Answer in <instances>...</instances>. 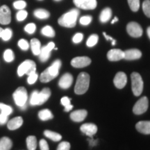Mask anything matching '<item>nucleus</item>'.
Returning a JSON list of instances; mask_svg holds the SVG:
<instances>
[{"label":"nucleus","mask_w":150,"mask_h":150,"mask_svg":"<svg viewBox=\"0 0 150 150\" xmlns=\"http://www.w3.org/2000/svg\"><path fill=\"white\" fill-rule=\"evenodd\" d=\"M79 14V10L76 8L72 9L60 17L58 22L62 27L72 28L76 26Z\"/></svg>","instance_id":"nucleus-1"},{"label":"nucleus","mask_w":150,"mask_h":150,"mask_svg":"<svg viewBox=\"0 0 150 150\" xmlns=\"http://www.w3.org/2000/svg\"><path fill=\"white\" fill-rule=\"evenodd\" d=\"M61 67V61L60 60H56L52 63V65L48 68H47L44 72L40 74V79L42 83H47L50 81L53 80L54 78L59 75V72Z\"/></svg>","instance_id":"nucleus-2"},{"label":"nucleus","mask_w":150,"mask_h":150,"mask_svg":"<svg viewBox=\"0 0 150 150\" xmlns=\"http://www.w3.org/2000/svg\"><path fill=\"white\" fill-rule=\"evenodd\" d=\"M90 84V76L86 72H81L77 76L74 92L77 95H83L88 90Z\"/></svg>","instance_id":"nucleus-3"},{"label":"nucleus","mask_w":150,"mask_h":150,"mask_svg":"<svg viewBox=\"0 0 150 150\" xmlns=\"http://www.w3.org/2000/svg\"><path fill=\"white\" fill-rule=\"evenodd\" d=\"M51 95V91L50 88L42 89L40 93L37 91H34L31 94V98H30V104L32 106L35 105H42L47 101Z\"/></svg>","instance_id":"nucleus-4"},{"label":"nucleus","mask_w":150,"mask_h":150,"mask_svg":"<svg viewBox=\"0 0 150 150\" xmlns=\"http://www.w3.org/2000/svg\"><path fill=\"white\" fill-rule=\"evenodd\" d=\"M13 99L16 104L21 109L27 108V102L28 99L27 92L25 88L19 87L13 93Z\"/></svg>","instance_id":"nucleus-5"},{"label":"nucleus","mask_w":150,"mask_h":150,"mask_svg":"<svg viewBox=\"0 0 150 150\" xmlns=\"http://www.w3.org/2000/svg\"><path fill=\"white\" fill-rule=\"evenodd\" d=\"M131 88L135 96H140L143 91V81L138 72H133L131 75Z\"/></svg>","instance_id":"nucleus-6"},{"label":"nucleus","mask_w":150,"mask_h":150,"mask_svg":"<svg viewBox=\"0 0 150 150\" xmlns=\"http://www.w3.org/2000/svg\"><path fill=\"white\" fill-rule=\"evenodd\" d=\"M36 71V65L35 62L31 60H26L20 64L18 68V74L20 76H22L24 74L29 76L31 73Z\"/></svg>","instance_id":"nucleus-7"},{"label":"nucleus","mask_w":150,"mask_h":150,"mask_svg":"<svg viewBox=\"0 0 150 150\" xmlns=\"http://www.w3.org/2000/svg\"><path fill=\"white\" fill-rule=\"evenodd\" d=\"M149 101L147 97H142L136 103L133 108V112L136 115H141L147 110Z\"/></svg>","instance_id":"nucleus-8"},{"label":"nucleus","mask_w":150,"mask_h":150,"mask_svg":"<svg viewBox=\"0 0 150 150\" xmlns=\"http://www.w3.org/2000/svg\"><path fill=\"white\" fill-rule=\"evenodd\" d=\"M127 31L129 35L133 38H139L143 33L141 26L136 22H129L127 26Z\"/></svg>","instance_id":"nucleus-9"},{"label":"nucleus","mask_w":150,"mask_h":150,"mask_svg":"<svg viewBox=\"0 0 150 150\" xmlns=\"http://www.w3.org/2000/svg\"><path fill=\"white\" fill-rule=\"evenodd\" d=\"M73 3L79 8L93 10L97 7V0H73Z\"/></svg>","instance_id":"nucleus-10"},{"label":"nucleus","mask_w":150,"mask_h":150,"mask_svg":"<svg viewBox=\"0 0 150 150\" xmlns=\"http://www.w3.org/2000/svg\"><path fill=\"white\" fill-rule=\"evenodd\" d=\"M91 63V59L88 56H78L71 61L72 66L76 68H81L88 66Z\"/></svg>","instance_id":"nucleus-11"},{"label":"nucleus","mask_w":150,"mask_h":150,"mask_svg":"<svg viewBox=\"0 0 150 150\" xmlns=\"http://www.w3.org/2000/svg\"><path fill=\"white\" fill-rule=\"evenodd\" d=\"M55 47V44L53 42L48 43L46 46L41 48L40 54H39V59L41 62H45L50 59L51 52Z\"/></svg>","instance_id":"nucleus-12"},{"label":"nucleus","mask_w":150,"mask_h":150,"mask_svg":"<svg viewBox=\"0 0 150 150\" xmlns=\"http://www.w3.org/2000/svg\"><path fill=\"white\" fill-rule=\"evenodd\" d=\"M11 21L10 8L6 5H3L0 7V24H8Z\"/></svg>","instance_id":"nucleus-13"},{"label":"nucleus","mask_w":150,"mask_h":150,"mask_svg":"<svg viewBox=\"0 0 150 150\" xmlns=\"http://www.w3.org/2000/svg\"><path fill=\"white\" fill-rule=\"evenodd\" d=\"M127 82V76L125 72H120L116 74L113 79V83L115 87L119 89H122L126 86Z\"/></svg>","instance_id":"nucleus-14"},{"label":"nucleus","mask_w":150,"mask_h":150,"mask_svg":"<svg viewBox=\"0 0 150 150\" xmlns=\"http://www.w3.org/2000/svg\"><path fill=\"white\" fill-rule=\"evenodd\" d=\"M125 53L119 49H112L107 54V58L110 61H118L124 59Z\"/></svg>","instance_id":"nucleus-15"},{"label":"nucleus","mask_w":150,"mask_h":150,"mask_svg":"<svg viewBox=\"0 0 150 150\" xmlns=\"http://www.w3.org/2000/svg\"><path fill=\"white\" fill-rule=\"evenodd\" d=\"M73 82V76L70 73H65L60 79L59 85L61 88L67 89L72 86Z\"/></svg>","instance_id":"nucleus-16"},{"label":"nucleus","mask_w":150,"mask_h":150,"mask_svg":"<svg viewBox=\"0 0 150 150\" xmlns=\"http://www.w3.org/2000/svg\"><path fill=\"white\" fill-rule=\"evenodd\" d=\"M81 131L89 137H93L97 132V127L93 123H86L81 125Z\"/></svg>","instance_id":"nucleus-17"},{"label":"nucleus","mask_w":150,"mask_h":150,"mask_svg":"<svg viewBox=\"0 0 150 150\" xmlns=\"http://www.w3.org/2000/svg\"><path fill=\"white\" fill-rule=\"evenodd\" d=\"M125 56L124 59L129 61H133V60L139 59L142 56V52L138 49H131V50H127L124 52Z\"/></svg>","instance_id":"nucleus-18"},{"label":"nucleus","mask_w":150,"mask_h":150,"mask_svg":"<svg viewBox=\"0 0 150 150\" xmlns=\"http://www.w3.org/2000/svg\"><path fill=\"white\" fill-rule=\"evenodd\" d=\"M88 115V112L86 110H77L72 112L70 114V118L74 122H80L83 121Z\"/></svg>","instance_id":"nucleus-19"},{"label":"nucleus","mask_w":150,"mask_h":150,"mask_svg":"<svg viewBox=\"0 0 150 150\" xmlns=\"http://www.w3.org/2000/svg\"><path fill=\"white\" fill-rule=\"evenodd\" d=\"M136 128L141 134H150V121H140L136 124Z\"/></svg>","instance_id":"nucleus-20"},{"label":"nucleus","mask_w":150,"mask_h":150,"mask_svg":"<svg viewBox=\"0 0 150 150\" xmlns=\"http://www.w3.org/2000/svg\"><path fill=\"white\" fill-rule=\"evenodd\" d=\"M23 124V119L21 117H16L13 118L11 120L8 122L7 127L10 130H16L20 128Z\"/></svg>","instance_id":"nucleus-21"},{"label":"nucleus","mask_w":150,"mask_h":150,"mask_svg":"<svg viewBox=\"0 0 150 150\" xmlns=\"http://www.w3.org/2000/svg\"><path fill=\"white\" fill-rule=\"evenodd\" d=\"M112 11L110 8H105L103 9L99 15V20L102 23H106L111 18Z\"/></svg>","instance_id":"nucleus-22"},{"label":"nucleus","mask_w":150,"mask_h":150,"mask_svg":"<svg viewBox=\"0 0 150 150\" xmlns=\"http://www.w3.org/2000/svg\"><path fill=\"white\" fill-rule=\"evenodd\" d=\"M31 48L33 54L35 56H38L40 54L41 50L40 42L37 38H33L31 40Z\"/></svg>","instance_id":"nucleus-23"},{"label":"nucleus","mask_w":150,"mask_h":150,"mask_svg":"<svg viewBox=\"0 0 150 150\" xmlns=\"http://www.w3.org/2000/svg\"><path fill=\"white\" fill-rule=\"evenodd\" d=\"M33 15L35 18L38 19H40V20H45L50 18V13L48 11L45 10V9L42 8H38L34 11L33 12Z\"/></svg>","instance_id":"nucleus-24"},{"label":"nucleus","mask_w":150,"mask_h":150,"mask_svg":"<svg viewBox=\"0 0 150 150\" xmlns=\"http://www.w3.org/2000/svg\"><path fill=\"white\" fill-rule=\"evenodd\" d=\"M12 145V141L10 138L4 137L0 139V150H10Z\"/></svg>","instance_id":"nucleus-25"},{"label":"nucleus","mask_w":150,"mask_h":150,"mask_svg":"<svg viewBox=\"0 0 150 150\" xmlns=\"http://www.w3.org/2000/svg\"><path fill=\"white\" fill-rule=\"evenodd\" d=\"M38 117L41 120L46 121L52 119L54 116L52 115V112L49 109H43L38 112Z\"/></svg>","instance_id":"nucleus-26"},{"label":"nucleus","mask_w":150,"mask_h":150,"mask_svg":"<svg viewBox=\"0 0 150 150\" xmlns=\"http://www.w3.org/2000/svg\"><path fill=\"white\" fill-rule=\"evenodd\" d=\"M44 134L46 137H47L48 138H50V139H51L54 142L59 141V140H61L62 138V136L61 134H58V133L54 132V131H49V130L45 131Z\"/></svg>","instance_id":"nucleus-27"},{"label":"nucleus","mask_w":150,"mask_h":150,"mask_svg":"<svg viewBox=\"0 0 150 150\" xmlns=\"http://www.w3.org/2000/svg\"><path fill=\"white\" fill-rule=\"evenodd\" d=\"M27 145L29 150H35L37 147L36 138L33 136H29L27 138Z\"/></svg>","instance_id":"nucleus-28"},{"label":"nucleus","mask_w":150,"mask_h":150,"mask_svg":"<svg viewBox=\"0 0 150 150\" xmlns=\"http://www.w3.org/2000/svg\"><path fill=\"white\" fill-rule=\"evenodd\" d=\"M41 33L43 35L47 37H50V38H53L55 36V31L53 28L50 26H45L41 30Z\"/></svg>","instance_id":"nucleus-29"},{"label":"nucleus","mask_w":150,"mask_h":150,"mask_svg":"<svg viewBox=\"0 0 150 150\" xmlns=\"http://www.w3.org/2000/svg\"><path fill=\"white\" fill-rule=\"evenodd\" d=\"M99 40V36L97 34H93L88 38L86 42V45L88 47H93L95 45H96Z\"/></svg>","instance_id":"nucleus-30"},{"label":"nucleus","mask_w":150,"mask_h":150,"mask_svg":"<svg viewBox=\"0 0 150 150\" xmlns=\"http://www.w3.org/2000/svg\"><path fill=\"white\" fill-rule=\"evenodd\" d=\"M129 6L133 12H137L140 8V0H127Z\"/></svg>","instance_id":"nucleus-31"},{"label":"nucleus","mask_w":150,"mask_h":150,"mask_svg":"<svg viewBox=\"0 0 150 150\" xmlns=\"http://www.w3.org/2000/svg\"><path fill=\"white\" fill-rule=\"evenodd\" d=\"M4 59L8 63H11L15 59V56L13 52L11 50H6L4 53Z\"/></svg>","instance_id":"nucleus-32"},{"label":"nucleus","mask_w":150,"mask_h":150,"mask_svg":"<svg viewBox=\"0 0 150 150\" xmlns=\"http://www.w3.org/2000/svg\"><path fill=\"white\" fill-rule=\"evenodd\" d=\"M0 110H1V113L4 114L7 116L11 115L13 112V109L11 106L2 104V103H0Z\"/></svg>","instance_id":"nucleus-33"},{"label":"nucleus","mask_w":150,"mask_h":150,"mask_svg":"<svg viewBox=\"0 0 150 150\" xmlns=\"http://www.w3.org/2000/svg\"><path fill=\"white\" fill-rule=\"evenodd\" d=\"M12 35H13V32L12 31H11V29L7 28V29H3L2 33H1V38L3 40L8 41L11 38Z\"/></svg>","instance_id":"nucleus-34"},{"label":"nucleus","mask_w":150,"mask_h":150,"mask_svg":"<svg viewBox=\"0 0 150 150\" xmlns=\"http://www.w3.org/2000/svg\"><path fill=\"white\" fill-rule=\"evenodd\" d=\"M142 7L145 16L150 18V0H145L142 3Z\"/></svg>","instance_id":"nucleus-35"},{"label":"nucleus","mask_w":150,"mask_h":150,"mask_svg":"<svg viewBox=\"0 0 150 150\" xmlns=\"http://www.w3.org/2000/svg\"><path fill=\"white\" fill-rule=\"evenodd\" d=\"M27 16H28V13L27 11L24 10V9H22V10L19 11L18 13L16 14V19L19 22L24 21V20L27 18Z\"/></svg>","instance_id":"nucleus-36"},{"label":"nucleus","mask_w":150,"mask_h":150,"mask_svg":"<svg viewBox=\"0 0 150 150\" xmlns=\"http://www.w3.org/2000/svg\"><path fill=\"white\" fill-rule=\"evenodd\" d=\"M92 20H93V18H92L91 16H82L81 18H80L79 22L81 25L87 26L91 24V22H92Z\"/></svg>","instance_id":"nucleus-37"},{"label":"nucleus","mask_w":150,"mask_h":150,"mask_svg":"<svg viewBox=\"0 0 150 150\" xmlns=\"http://www.w3.org/2000/svg\"><path fill=\"white\" fill-rule=\"evenodd\" d=\"M13 6L16 9L18 10H22L27 6V3L24 0H18L13 3Z\"/></svg>","instance_id":"nucleus-38"},{"label":"nucleus","mask_w":150,"mask_h":150,"mask_svg":"<svg viewBox=\"0 0 150 150\" xmlns=\"http://www.w3.org/2000/svg\"><path fill=\"white\" fill-rule=\"evenodd\" d=\"M36 30V26L33 23H29L24 27V31L29 33V34H33Z\"/></svg>","instance_id":"nucleus-39"},{"label":"nucleus","mask_w":150,"mask_h":150,"mask_svg":"<svg viewBox=\"0 0 150 150\" xmlns=\"http://www.w3.org/2000/svg\"><path fill=\"white\" fill-rule=\"evenodd\" d=\"M18 46L21 50H24V51H27L29 47V44L26 40H24V39H21V40H19Z\"/></svg>","instance_id":"nucleus-40"},{"label":"nucleus","mask_w":150,"mask_h":150,"mask_svg":"<svg viewBox=\"0 0 150 150\" xmlns=\"http://www.w3.org/2000/svg\"><path fill=\"white\" fill-rule=\"evenodd\" d=\"M38 77V75L36 72H35L31 73V74H29V76H28V79H27L28 83L31 84H31H33L37 81Z\"/></svg>","instance_id":"nucleus-41"},{"label":"nucleus","mask_w":150,"mask_h":150,"mask_svg":"<svg viewBox=\"0 0 150 150\" xmlns=\"http://www.w3.org/2000/svg\"><path fill=\"white\" fill-rule=\"evenodd\" d=\"M70 144L68 142H61L58 146L56 150H70Z\"/></svg>","instance_id":"nucleus-42"},{"label":"nucleus","mask_w":150,"mask_h":150,"mask_svg":"<svg viewBox=\"0 0 150 150\" xmlns=\"http://www.w3.org/2000/svg\"><path fill=\"white\" fill-rule=\"evenodd\" d=\"M83 38V35L81 33H76L72 38L73 42L75 44H78V43L81 42Z\"/></svg>","instance_id":"nucleus-43"},{"label":"nucleus","mask_w":150,"mask_h":150,"mask_svg":"<svg viewBox=\"0 0 150 150\" xmlns=\"http://www.w3.org/2000/svg\"><path fill=\"white\" fill-rule=\"evenodd\" d=\"M39 145H40V150H49V145L45 140H40V142H39Z\"/></svg>","instance_id":"nucleus-44"},{"label":"nucleus","mask_w":150,"mask_h":150,"mask_svg":"<svg viewBox=\"0 0 150 150\" xmlns=\"http://www.w3.org/2000/svg\"><path fill=\"white\" fill-rule=\"evenodd\" d=\"M71 99L68 98L67 97H63V98L61 99V104L63 105V106H64L65 107V106H68V105L71 104Z\"/></svg>","instance_id":"nucleus-45"},{"label":"nucleus","mask_w":150,"mask_h":150,"mask_svg":"<svg viewBox=\"0 0 150 150\" xmlns=\"http://www.w3.org/2000/svg\"><path fill=\"white\" fill-rule=\"evenodd\" d=\"M8 121V116L3 113H0V125H4Z\"/></svg>","instance_id":"nucleus-46"},{"label":"nucleus","mask_w":150,"mask_h":150,"mask_svg":"<svg viewBox=\"0 0 150 150\" xmlns=\"http://www.w3.org/2000/svg\"><path fill=\"white\" fill-rule=\"evenodd\" d=\"M103 35H104V36L105 37V38H106V40H110V41H111V42H112V45H115V43H116V40H115V39H113V38H112V37L109 36V35L106 34V33H105V32L103 33Z\"/></svg>","instance_id":"nucleus-47"},{"label":"nucleus","mask_w":150,"mask_h":150,"mask_svg":"<svg viewBox=\"0 0 150 150\" xmlns=\"http://www.w3.org/2000/svg\"><path fill=\"white\" fill-rule=\"evenodd\" d=\"M72 108H73V106H72V104H70V105H68V106H65V109H64V111L69 112V111H70V110H72Z\"/></svg>","instance_id":"nucleus-48"},{"label":"nucleus","mask_w":150,"mask_h":150,"mask_svg":"<svg viewBox=\"0 0 150 150\" xmlns=\"http://www.w3.org/2000/svg\"><path fill=\"white\" fill-rule=\"evenodd\" d=\"M88 140L90 142V145H91V146H95V145H97L96 140H94L93 139H91V140L88 139Z\"/></svg>","instance_id":"nucleus-49"},{"label":"nucleus","mask_w":150,"mask_h":150,"mask_svg":"<svg viewBox=\"0 0 150 150\" xmlns=\"http://www.w3.org/2000/svg\"><path fill=\"white\" fill-rule=\"evenodd\" d=\"M118 20H118V18H117V17H115L113 20H112V21H111V24H115L116 22L118 21Z\"/></svg>","instance_id":"nucleus-50"},{"label":"nucleus","mask_w":150,"mask_h":150,"mask_svg":"<svg viewBox=\"0 0 150 150\" xmlns=\"http://www.w3.org/2000/svg\"><path fill=\"white\" fill-rule=\"evenodd\" d=\"M147 33L148 37H149V39H150V27H149L147 28Z\"/></svg>","instance_id":"nucleus-51"},{"label":"nucleus","mask_w":150,"mask_h":150,"mask_svg":"<svg viewBox=\"0 0 150 150\" xmlns=\"http://www.w3.org/2000/svg\"><path fill=\"white\" fill-rule=\"evenodd\" d=\"M2 31H3V29H1V28L0 27V38H1V33H2Z\"/></svg>","instance_id":"nucleus-52"},{"label":"nucleus","mask_w":150,"mask_h":150,"mask_svg":"<svg viewBox=\"0 0 150 150\" xmlns=\"http://www.w3.org/2000/svg\"><path fill=\"white\" fill-rule=\"evenodd\" d=\"M54 1H61V0H54Z\"/></svg>","instance_id":"nucleus-53"},{"label":"nucleus","mask_w":150,"mask_h":150,"mask_svg":"<svg viewBox=\"0 0 150 150\" xmlns=\"http://www.w3.org/2000/svg\"><path fill=\"white\" fill-rule=\"evenodd\" d=\"M38 1H42V0H38Z\"/></svg>","instance_id":"nucleus-54"}]
</instances>
